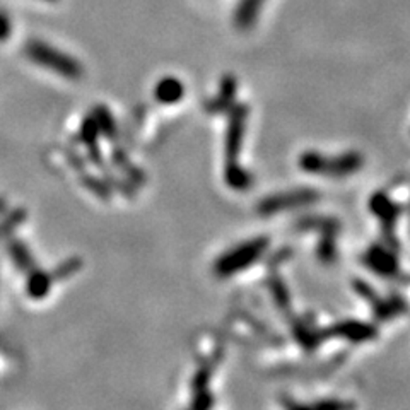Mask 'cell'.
<instances>
[{"mask_svg": "<svg viewBox=\"0 0 410 410\" xmlns=\"http://www.w3.org/2000/svg\"><path fill=\"white\" fill-rule=\"evenodd\" d=\"M52 284L53 277L48 272L40 270V269H31L28 272V279H26V292L29 294V298L33 299H43L47 298L52 291Z\"/></svg>", "mask_w": 410, "mask_h": 410, "instance_id": "obj_2", "label": "cell"}, {"mask_svg": "<svg viewBox=\"0 0 410 410\" xmlns=\"http://www.w3.org/2000/svg\"><path fill=\"white\" fill-rule=\"evenodd\" d=\"M81 132H82V137H84L86 142L94 140L96 133H98V123H94L93 120L87 118V120L84 121V123H82Z\"/></svg>", "mask_w": 410, "mask_h": 410, "instance_id": "obj_7", "label": "cell"}, {"mask_svg": "<svg viewBox=\"0 0 410 410\" xmlns=\"http://www.w3.org/2000/svg\"><path fill=\"white\" fill-rule=\"evenodd\" d=\"M12 33V21L6 11L0 9V41H6Z\"/></svg>", "mask_w": 410, "mask_h": 410, "instance_id": "obj_6", "label": "cell"}, {"mask_svg": "<svg viewBox=\"0 0 410 410\" xmlns=\"http://www.w3.org/2000/svg\"><path fill=\"white\" fill-rule=\"evenodd\" d=\"M45 2H57V0H45Z\"/></svg>", "mask_w": 410, "mask_h": 410, "instance_id": "obj_8", "label": "cell"}, {"mask_svg": "<svg viewBox=\"0 0 410 410\" xmlns=\"http://www.w3.org/2000/svg\"><path fill=\"white\" fill-rule=\"evenodd\" d=\"M263 0H241L240 6H238L236 12V21L240 26H250L253 23V19L257 18V12L262 7Z\"/></svg>", "mask_w": 410, "mask_h": 410, "instance_id": "obj_4", "label": "cell"}, {"mask_svg": "<svg viewBox=\"0 0 410 410\" xmlns=\"http://www.w3.org/2000/svg\"><path fill=\"white\" fill-rule=\"evenodd\" d=\"M24 53H26V57L33 64L43 67L50 72H55L65 79H79L84 74L82 65L74 57L67 55L65 52L45 43V41H28L26 47H24Z\"/></svg>", "mask_w": 410, "mask_h": 410, "instance_id": "obj_1", "label": "cell"}, {"mask_svg": "<svg viewBox=\"0 0 410 410\" xmlns=\"http://www.w3.org/2000/svg\"><path fill=\"white\" fill-rule=\"evenodd\" d=\"M7 252H9L12 262L16 263V267H18L19 270L29 272L36 267L35 257H33V253L29 252V248L23 241L11 240L9 245H7Z\"/></svg>", "mask_w": 410, "mask_h": 410, "instance_id": "obj_3", "label": "cell"}, {"mask_svg": "<svg viewBox=\"0 0 410 410\" xmlns=\"http://www.w3.org/2000/svg\"><path fill=\"white\" fill-rule=\"evenodd\" d=\"M82 267V263L79 258H69V260H64L62 263H58V267L53 270L52 277L53 280H65L69 279L70 275H74L75 272Z\"/></svg>", "mask_w": 410, "mask_h": 410, "instance_id": "obj_5", "label": "cell"}]
</instances>
